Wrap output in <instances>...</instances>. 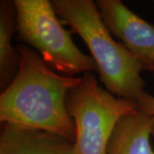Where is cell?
Segmentation results:
<instances>
[{
    "mask_svg": "<svg viewBox=\"0 0 154 154\" xmlns=\"http://www.w3.org/2000/svg\"><path fill=\"white\" fill-rule=\"evenodd\" d=\"M17 49L20 65L13 81L1 92L0 122L57 134L75 142V126L67 110L66 99L82 77L57 73L25 45Z\"/></svg>",
    "mask_w": 154,
    "mask_h": 154,
    "instance_id": "cell-1",
    "label": "cell"
},
{
    "mask_svg": "<svg viewBox=\"0 0 154 154\" xmlns=\"http://www.w3.org/2000/svg\"><path fill=\"white\" fill-rule=\"evenodd\" d=\"M56 13L88 45L101 82L110 94L137 105L144 93V69L135 57L116 42L92 0H53Z\"/></svg>",
    "mask_w": 154,
    "mask_h": 154,
    "instance_id": "cell-2",
    "label": "cell"
},
{
    "mask_svg": "<svg viewBox=\"0 0 154 154\" xmlns=\"http://www.w3.org/2000/svg\"><path fill=\"white\" fill-rule=\"evenodd\" d=\"M16 31L53 70L73 76L98 70L94 58L83 53L63 27L48 0H15Z\"/></svg>",
    "mask_w": 154,
    "mask_h": 154,
    "instance_id": "cell-3",
    "label": "cell"
},
{
    "mask_svg": "<svg viewBox=\"0 0 154 154\" xmlns=\"http://www.w3.org/2000/svg\"><path fill=\"white\" fill-rule=\"evenodd\" d=\"M66 107L75 126V154H106L117 122L139 109L135 103L103 89L91 72L69 91Z\"/></svg>",
    "mask_w": 154,
    "mask_h": 154,
    "instance_id": "cell-4",
    "label": "cell"
},
{
    "mask_svg": "<svg viewBox=\"0 0 154 154\" xmlns=\"http://www.w3.org/2000/svg\"><path fill=\"white\" fill-rule=\"evenodd\" d=\"M96 5L110 33L135 57L143 69L154 65V25L130 11L121 0H98Z\"/></svg>",
    "mask_w": 154,
    "mask_h": 154,
    "instance_id": "cell-5",
    "label": "cell"
},
{
    "mask_svg": "<svg viewBox=\"0 0 154 154\" xmlns=\"http://www.w3.org/2000/svg\"><path fill=\"white\" fill-rule=\"evenodd\" d=\"M0 154H75V142L44 130L4 124Z\"/></svg>",
    "mask_w": 154,
    "mask_h": 154,
    "instance_id": "cell-6",
    "label": "cell"
},
{
    "mask_svg": "<svg viewBox=\"0 0 154 154\" xmlns=\"http://www.w3.org/2000/svg\"><path fill=\"white\" fill-rule=\"evenodd\" d=\"M154 116L138 109L117 122L106 154H154L150 135Z\"/></svg>",
    "mask_w": 154,
    "mask_h": 154,
    "instance_id": "cell-7",
    "label": "cell"
},
{
    "mask_svg": "<svg viewBox=\"0 0 154 154\" xmlns=\"http://www.w3.org/2000/svg\"><path fill=\"white\" fill-rule=\"evenodd\" d=\"M17 11L14 1L0 2V88L3 92L17 75L21 55L11 43L16 30Z\"/></svg>",
    "mask_w": 154,
    "mask_h": 154,
    "instance_id": "cell-8",
    "label": "cell"
},
{
    "mask_svg": "<svg viewBox=\"0 0 154 154\" xmlns=\"http://www.w3.org/2000/svg\"><path fill=\"white\" fill-rule=\"evenodd\" d=\"M139 109L154 116V97L144 92L137 101Z\"/></svg>",
    "mask_w": 154,
    "mask_h": 154,
    "instance_id": "cell-9",
    "label": "cell"
},
{
    "mask_svg": "<svg viewBox=\"0 0 154 154\" xmlns=\"http://www.w3.org/2000/svg\"><path fill=\"white\" fill-rule=\"evenodd\" d=\"M152 134L154 135V119H153V122H152Z\"/></svg>",
    "mask_w": 154,
    "mask_h": 154,
    "instance_id": "cell-10",
    "label": "cell"
},
{
    "mask_svg": "<svg viewBox=\"0 0 154 154\" xmlns=\"http://www.w3.org/2000/svg\"><path fill=\"white\" fill-rule=\"evenodd\" d=\"M151 71H152V73L154 74V65H153V67H152V70H151Z\"/></svg>",
    "mask_w": 154,
    "mask_h": 154,
    "instance_id": "cell-11",
    "label": "cell"
}]
</instances>
